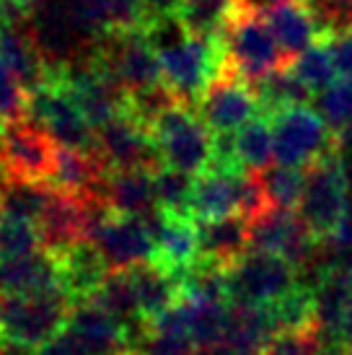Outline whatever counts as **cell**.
<instances>
[{
	"instance_id": "obj_3",
	"label": "cell",
	"mask_w": 352,
	"mask_h": 355,
	"mask_svg": "<svg viewBox=\"0 0 352 355\" xmlns=\"http://www.w3.org/2000/svg\"><path fill=\"white\" fill-rule=\"evenodd\" d=\"M350 210L352 200L347 158L342 148H334L306 168V192L298 213L322 247L340 228Z\"/></svg>"
},
{
	"instance_id": "obj_14",
	"label": "cell",
	"mask_w": 352,
	"mask_h": 355,
	"mask_svg": "<svg viewBox=\"0 0 352 355\" xmlns=\"http://www.w3.org/2000/svg\"><path fill=\"white\" fill-rule=\"evenodd\" d=\"M197 112L213 132H236L262 114V104L256 99L252 83L223 68L220 78L207 89Z\"/></svg>"
},
{
	"instance_id": "obj_22",
	"label": "cell",
	"mask_w": 352,
	"mask_h": 355,
	"mask_svg": "<svg viewBox=\"0 0 352 355\" xmlns=\"http://www.w3.org/2000/svg\"><path fill=\"white\" fill-rule=\"evenodd\" d=\"M277 332L280 329L272 309L231 304L223 345L231 347L236 355H262Z\"/></svg>"
},
{
	"instance_id": "obj_34",
	"label": "cell",
	"mask_w": 352,
	"mask_h": 355,
	"mask_svg": "<svg viewBox=\"0 0 352 355\" xmlns=\"http://www.w3.org/2000/svg\"><path fill=\"white\" fill-rule=\"evenodd\" d=\"M73 26L88 44L112 34V0H62Z\"/></svg>"
},
{
	"instance_id": "obj_13",
	"label": "cell",
	"mask_w": 352,
	"mask_h": 355,
	"mask_svg": "<svg viewBox=\"0 0 352 355\" xmlns=\"http://www.w3.org/2000/svg\"><path fill=\"white\" fill-rule=\"evenodd\" d=\"M96 156L104 161L109 171L164 166L150 130L127 112L117 114L104 128L96 130Z\"/></svg>"
},
{
	"instance_id": "obj_42",
	"label": "cell",
	"mask_w": 352,
	"mask_h": 355,
	"mask_svg": "<svg viewBox=\"0 0 352 355\" xmlns=\"http://www.w3.org/2000/svg\"><path fill=\"white\" fill-rule=\"evenodd\" d=\"M146 8H148L150 26H156V24H161V21L176 19V13H179V8H182V0H146Z\"/></svg>"
},
{
	"instance_id": "obj_20",
	"label": "cell",
	"mask_w": 352,
	"mask_h": 355,
	"mask_svg": "<svg viewBox=\"0 0 352 355\" xmlns=\"http://www.w3.org/2000/svg\"><path fill=\"white\" fill-rule=\"evenodd\" d=\"M0 55L13 70L26 94H37L49 80V62L42 47L37 44L31 26L0 29Z\"/></svg>"
},
{
	"instance_id": "obj_15",
	"label": "cell",
	"mask_w": 352,
	"mask_h": 355,
	"mask_svg": "<svg viewBox=\"0 0 352 355\" xmlns=\"http://www.w3.org/2000/svg\"><path fill=\"white\" fill-rule=\"evenodd\" d=\"M94 244L112 270H130L146 262H156V241L146 218L140 216L112 213L96 231Z\"/></svg>"
},
{
	"instance_id": "obj_31",
	"label": "cell",
	"mask_w": 352,
	"mask_h": 355,
	"mask_svg": "<svg viewBox=\"0 0 352 355\" xmlns=\"http://www.w3.org/2000/svg\"><path fill=\"white\" fill-rule=\"evenodd\" d=\"M236 150L246 171H267L274 161V132L267 114H259L236 130Z\"/></svg>"
},
{
	"instance_id": "obj_23",
	"label": "cell",
	"mask_w": 352,
	"mask_h": 355,
	"mask_svg": "<svg viewBox=\"0 0 352 355\" xmlns=\"http://www.w3.org/2000/svg\"><path fill=\"white\" fill-rule=\"evenodd\" d=\"M197 228H200V259L202 262H213L228 270L252 249L249 223L241 216L197 223Z\"/></svg>"
},
{
	"instance_id": "obj_33",
	"label": "cell",
	"mask_w": 352,
	"mask_h": 355,
	"mask_svg": "<svg viewBox=\"0 0 352 355\" xmlns=\"http://www.w3.org/2000/svg\"><path fill=\"white\" fill-rule=\"evenodd\" d=\"M153 187H156V205L161 213L192 218V192H195L192 174H184L171 166H158L153 174Z\"/></svg>"
},
{
	"instance_id": "obj_19",
	"label": "cell",
	"mask_w": 352,
	"mask_h": 355,
	"mask_svg": "<svg viewBox=\"0 0 352 355\" xmlns=\"http://www.w3.org/2000/svg\"><path fill=\"white\" fill-rule=\"evenodd\" d=\"M49 291H65L60 262L52 252L42 249L26 257L0 259V293H49Z\"/></svg>"
},
{
	"instance_id": "obj_18",
	"label": "cell",
	"mask_w": 352,
	"mask_h": 355,
	"mask_svg": "<svg viewBox=\"0 0 352 355\" xmlns=\"http://www.w3.org/2000/svg\"><path fill=\"white\" fill-rule=\"evenodd\" d=\"M244 177L246 171H225V168L213 166L202 171L200 177H195L192 218H195L197 223L238 216Z\"/></svg>"
},
{
	"instance_id": "obj_17",
	"label": "cell",
	"mask_w": 352,
	"mask_h": 355,
	"mask_svg": "<svg viewBox=\"0 0 352 355\" xmlns=\"http://www.w3.org/2000/svg\"><path fill=\"white\" fill-rule=\"evenodd\" d=\"M42 244L47 252L58 254L78 241H88V198H78L52 187L47 207L37 220Z\"/></svg>"
},
{
	"instance_id": "obj_28",
	"label": "cell",
	"mask_w": 352,
	"mask_h": 355,
	"mask_svg": "<svg viewBox=\"0 0 352 355\" xmlns=\"http://www.w3.org/2000/svg\"><path fill=\"white\" fill-rule=\"evenodd\" d=\"M252 89H254L256 99L262 104V114H267V117H272L283 109L311 104L313 96V91L293 73L290 62L277 70H270L262 78H256L252 83Z\"/></svg>"
},
{
	"instance_id": "obj_39",
	"label": "cell",
	"mask_w": 352,
	"mask_h": 355,
	"mask_svg": "<svg viewBox=\"0 0 352 355\" xmlns=\"http://www.w3.org/2000/svg\"><path fill=\"white\" fill-rule=\"evenodd\" d=\"M150 29L146 0H112V34H135Z\"/></svg>"
},
{
	"instance_id": "obj_43",
	"label": "cell",
	"mask_w": 352,
	"mask_h": 355,
	"mask_svg": "<svg viewBox=\"0 0 352 355\" xmlns=\"http://www.w3.org/2000/svg\"><path fill=\"white\" fill-rule=\"evenodd\" d=\"M344 355H352V347H350V350H347V353H344Z\"/></svg>"
},
{
	"instance_id": "obj_7",
	"label": "cell",
	"mask_w": 352,
	"mask_h": 355,
	"mask_svg": "<svg viewBox=\"0 0 352 355\" xmlns=\"http://www.w3.org/2000/svg\"><path fill=\"white\" fill-rule=\"evenodd\" d=\"M274 132V164L308 168L324 153L340 148V135L311 104L283 109L270 117Z\"/></svg>"
},
{
	"instance_id": "obj_41",
	"label": "cell",
	"mask_w": 352,
	"mask_h": 355,
	"mask_svg": "<svg viewBox=\"0 0 352 355\" xmlns=\"http://www.w3.org/2000/svg\"><path fill=\"white\" fill-rule=\"evenodd\" d=\"M329 47L334 52V62H337V70H340V78H352V34L332 40Z\"/></svg>"
},
{
	"instance_id": "obj_1",
	"label": "cell",
	"mask_w": 352,
	"mask_h": 355,
	"mask_svg": "<svg viewBox=\"0 0 352 355\" xmlns=\"http://www.w3.org/2000/svg\"><path fill=\"white\" fill-rule=\"evenodd\" d=\"M164 86L179 104L197 109L205 99L207 89L220 78L225 68L223 37H192L182 31L176 40L156 44Z\"/></svg>"
},
{
	"instance_id": "obj_29",
	"label": "cell",
	"mask_w": 352,
	"mask_h": 355,
	"mask_svg": "<svg viewBox=\"0 0 352 355\" xmlns=\"http://www.w3.org/2000/svg\"><path fill=\"white\" fill-rule=\"evenodd\" d=\"M52 195L49 182H29V179L6 177L0 182V216L24 218L37 223Z\"/></svg>"
},
{
	"instance_id": "obj_40",
	"label": "cell",
	"mask_w": 352,
	"mask_h": 355,
	"mask_svg": "<svg viewBox=\"0 0 352 355\" xmlns=\"http://www.w3.org/2000/svg\"><path fill=\"white\" fill-rule=\"evenodd\" d=\"M34 355H94L88 350V345L80 340V335L73 327H62L58 335L47 340L39 350H34Z\"/></svg>"
},
{
	"instance_id": "obj_8",
	"label": "cell",
	"mask_w": 352,
	"mask_h": 355,
	"mask_svg": "<svg viewBox=\"0 0 352 355\" xmlns=\"http://www.w3.org/2000/svg\"><path fill=\"white\" fill-rule=\"evenodd\" d=\"M96 58L127 91V96H140L164 89V73L158 50L148 31L135 34H109L94 44Z\"/></svg>"
},
{
	"instance_id": "obj_2",
	"label": "cell",
	"mask_w": 352,
	"mask_h": 355,
	"mask_svg": "<svg viewBox=\"0 0 352 355\" xmlns=\"http://www.w3.org/2000/svg\"><path fill=\"white\" fill-rule=\"evenodd\" d=\"M73 298L65 291L0 293V343L21 350H39L68 324Z\"/></svg>"
},
{
	"instance_id": "obj_37",
	"label": "cell",
	"mask_w": 352,
	"mask_h": 355,
	"mask_svg": "<svg viewBox=\"0 0 352 355\" xmlns=\"http://www.w3.org/2000/svg\"><path fill=\"white\" fill-rule=\"evenodd\" d=\"M29 114V94L13 76L8 62L0 55V122L24 119Z\"/></svg>"
},
{
	"instance_id": "obj_35",
	"label": "cell",
	"mask_w": 352,
	"mask_h": 355,
	"mask_svg": "<svg viewBox=\"0 0 352 355\" xmlns=\"http://www.w3.org/2000/svg\"><path fill=\"white\" fill-rule=\"evenodd\" d=\"M264 187L270 195L272 207L280 210H295L301 207L306 192V168L301 166H277L264 171Z\"/></svg>"
},
{
	"instance_id": "obj_24",
	"label": "cell",
	"mask_w": 352,
	"mask_h": 355,
	"mask_svg": "<svg viewBox=\"0 0 352 355\" xmlns=\"http://www.w3.org/2000/svg\"><path fill=\"white\" fill-rule=\"evenodd\" d=\"M156 168H125V171H109L104 200L114 213L140 216L158 210L156 187H153Z\"/></svg>"
},
{
	"instance_id": "obj_11",
	"label": "cell",
	"mask_w": 352,
	"mask_h": 355,
	"mask_svg": "<svg viewBox=\"0 0 352 355\" xmlns=\"http://www.w3.org/2000/svg\"><path fill=\"white\" fill-rule=\"evenodd\" d=\"M322 345L352 347V259L326 262L313 272Z\"/></svg>"
},
{
	"instance_id": "obj_38",
	"label": "cell",
	"mask_w": 352,
	"mask_h": 355,
	"mask_svg": "<svg viewBox=\"0 0 352 355\" xmlns=\"http://www.w3.org/2000/svg\"><path fill=\"white\" fill-rule=\"evenodd\" d=\"M262 355H322L319 329H280Z\"/></svg>"
},
{
	"instance_id": "obj_10",
	"label": "cell",
	"mask_w": 352,
	"mask_h": 355,
	"mask_svg": "<svg viewBox=\"0 0 352 355\" xmlns=\"http://www.w3.org/2000/svg\"><path fill=\"white\" fill-rule=\"evenodd\" d=\"M58 143L47 130L29 117L10 119L0 125V150L6 164V177L52 182L58 164Z\"/></svg>"
},
{
	"instance_id": "obj_5",
	"label": "cell",
	"mask_w": 352,
	"mask_h": 355,
	"mask_svg": "<svg viewBox=\"0 0 352 355\" xmlns=\"http://www.w3.org/2000/svg\"><path fill=\"white\" fill-rule=\"evenodd\" d=\"M225 42V70L236 73L246 83H254L256 78L267 76L270 70H277L288 65L290 60L285 58L280 42L274 40L270 24L256 8L246 6L238 0L234 16L223 31Z\"/></svg>"
},
{
	"instance_id": "obj_30",
	"label": "cell",
	"mask_w": 352,
	"mask_h": 355,
	"mask_svg": "<svg viewBox=\"0 0 352 355\" xmlns=\"http://www.w3.org/2000/svg\"><path fill=\"white\" fill-rule=\"evenodd\" d=\"M238 0H182L176 24L192 37H223Z\"/></svg>"
},
{
	"instance_id": "obj_36",
	"label": "cell",
	"mask_w": 352,
	"mask_h": 355,
	"mask_svg": "<svg viewBox=\"0 0 352 355\" xmlns=\"http://www.w3.org/2000/svg\"><path fill=\"white\" fill-rule=\"evenodd\" d=\"M39 228L31 220L13 216H0V259H13V257H26L34 252H42Z\"/></svg>"
},
{
	"instance_id": "obj_6",
	"label": "cell",
	"mask_w": 352,
	"mask_h": 355,
	"mask_svg": "<svg viewBox=\"0 0 352 355\" xmlns=\"http://www.w3.org/2000/svg\"><path fill=\"white\" fill-rule=\"evenodd\" d=\"M303 272L283 257L249 249L238 262L225 270L228 301L236 306H262L272 309L298 283Z\"/></svg>"
},
{
	"instance_id": "obj_12",
	"label": "cell",
	"mask_w": 352,
	"mask_h": 355,
	"mask_svg": "<svg viewBox=\"0 0 352 355\" xmlns=\"http://www.w3.org/2000/svg\"><path fill=\"white\" fill-rule=\"evenodd\" d=\"M249 241L254 252L283 257L301 272L311 265L313 257L322 254V247L311 234V228L306 226L301 213L280 210V207L267 210L259 220L249 226Z\"/></svg>"
},
{
	"instance_id": "obj_25",
	"label": "cell",
	"mask_w": 352,
	"mask_h": 355,
	"mask_svg": "<svg viewBox=\"0 0 352 355\" xmlns=\"http://www.w3.org/2000/svg\"><path fill=\"white\" fill-rule=\"evenodd\" d=\"M130 277H132L140 314H143L148 324L156 322L161 314H166L168 309H174L179 304V298H182L179 277L171 275L168 270H164L156 262L130 267Z\"/></svg>"
},
{
	"instance_id": "obj_9",
	"label": "cell",
	"mask_w": 352,
	"mask_h": 355,
	"mask_svg": "<svg viewBox=\"0 0 352 355\" xmlns=\"http://www.w3.org/2000/svg\"><path fill=\"white\" fill-rule=\"evenodd\" d=\"M26 117L47 130L60 148L96 153V130L91 128L70 91L58 80H47V86L31 94Z\"/></svg>"
},
{
	"instance_id": "obj_32",
	"label": "cell",
	"mask_w": 352,
	"mask_h": 355,
	"mask_svg": "<svg viewBox=\"0 0 352 355\" xmlns=\"http://www.w3.org/2000/svg\"><path fill=\"white\" fill-rule=\"evenodd\" d=\"M290 68L298 78L303 80L306 86L313 94H324L326 89H332L334 83L340 80V70L334 62V52L329 47V42H313L308 50H303L301 55H295L290 60Z\"/></svg>"
},
{
	"instance_id": "obj_26",
	"label": "cell",
	"mask_w": 352,
	"mask_h": 355,
	"mask_svg": "<svg viewBox=\"0 0 352 355\" xmlns=\"http://www.w3.org/2000/svg\"><path fill=\"white\" fill-rule=\"evenodd\" d=\"M179 309L184 314L186 329L195 340L197 350H210L215 345H223L231 301L182 296L179 298Z\"/></svg>"
},
{
	"instance_id": "obj_4",
	"label": "cell",
	"mask_w": 352,
	"mask_h": 355,
	"mask_svg": "<svg viewBox=\"0 0 352 355\" xmlns=\"http://www.w3.org/2000/svg\"><path fill=\"white\" fill-rule=\"evenodd\" d=\"M150 135L156 140L161 164L200 177L213 161V130L205 125L200 112L171 101L153 122Z\"/></svg>"
},
{
	"instance_id": "obj_16",
	"label": "cell",
	"mask_w": 352,
	"mask_h": 355,
	"mask_svg": "<svg viewBox=\"0 0 352 355\" xmlns=\"http://www.w3.org/2000/svg\"><path fill=\"white\" fill-rule=\"evenodd\" d=\"M146 223L156 241V265L179 277L200 262V228L195 218L153 210L146 216Z\"/></svg>"
},
{
	"instance_id": "obj_27",
	"label": "cell",
	"mask_w": 352,
	"mask_h": 355,
	"mask_svg": "<svg viewBox=\"0 0 352 355\" xmlns=\"http://www.w3.org/2000/svg\"><path fill=\"white\" fill-rule=\"evenodd\" d=\"M195 340L189 335L184 314L179 304L150 322L143 337L137 340L135 355H197Z\"/></svg>"
},
{
	"instance_id": "obj_21",
	"label": "cell",
	"mask_w": 352,
	"mask_h": 355,
	"mask_svg": "<svg viewBox=\"0 0 352 355\" xmlns=\"http://www.w3.org/2000/svg\"><path fill=\"white\" fill-rule=\"evenodd\" d=\"M55 257L60 262L62 286L68 291V296L73 298V304L94 296L112 270L94 241H78V244L58 252Z\"/></svg>"
}]
</instances>
